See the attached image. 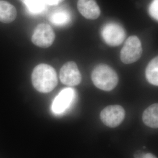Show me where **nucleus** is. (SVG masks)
Returning a JSON list of instances; mask_svg holds the SVG:
<instances>
[{
	"label": "nucleus",
	"instance_id": "nucleus-1",
	"mask_svg": "<svg viewBox=\"0 0 158 158\" xmlns=\"http://www.w3.org/2000/svg\"><path fill=\"white\" fill-rule=\"evenodd\" d=\"M32 82L34 88L38 91L42 93H49L57 85L56 72L49 64L44 63L38 64L33 70Z\"/></svg>",
	"mask_w": 158,
	"mask_h": 158
},
{
	"label": "nucleus",
	"instance_id": "nucleus-2",
	"mask_svg": "<svg viewBox=\"0 0 158 158\" xmlns=\"http://www.w3.org/2000/svg\"><path fill=\"white\" fill-rule=\"evenodd\" d=\"M91 79L96 87L102 90H113L118 83L117 73L110 66L105 64L97 66L91 74Z\"/></svg>",
	"mask_w": 158,
	"mask_h": 158
},
{
	"label": "nucleus",
	"instance_id": "nucleus-3",
	"mask_svg": "<svg viewBox=\"0 0 158 158\" xmlns=\"http://www.w3.org/2000/svg\"><path fill=\"white\" fill-rule=\"evenodd\" d=\"M141 42L136 36H131L125 42L120 53V58L125 64H131L138 60L141 57Z\"/></svg>",
	"mask_w": 158,
	"mask_h": 158
},
{
	"label": "nucleus",
	"instance_id": "nucleus-4",
	"mask_svg": "<svg viewBox=\"0 0 158 158\" xmlns=\"http://www.w3.org/2000/svg\"><path fill=\"white\" fill-rule=\"evenodd\" d=\"M102 35L105 42L111 46L120 45L126 37L124 28L115 23L106 24L102 29Z\"/></svg>",
	"mask_w": 158,
	"mask_h": 158
},
{
	"label": "nucleus",
	"instance_id": "nucleus-5",
	"mask_svg": "<svg viewBox=\"0 0 158 158\" xmlns=\"http://www.w3.org/2000/svg\"><path fill=\"white\" fill-rule=\"evenodd\" d=\"M55 39L53 29L49 24L40 23L34 31L32 42L34 45L46 48L51 46Z\"/></svg>",
	"mask_w": 158,
	"mask_h": 158
},
{
	"label": "nucleus",
	"instance_id": "nucleus-6",
	"mask_svg": "<svg viewBox=\"0 0 158 158\" xmlns=\"http://www.w3.org/2000/svg\"><path fill=\"white\" fill-rule=\"evenodd\" d=\"M124 109L119 105H111L104 108L100 113L102 122L111 128H115L124 119Z\"/></svg>",
	"mask_w": 158,
	"mask_h": 158
},
{
	"label": "nucleus",
	"instance_id": "nucleus-7",
	"mask_svg": "<svg viewBox=\"0 0 158 158\" xmlns=\"http://www.w3.org/2000/svg\"><path fill=\"white\" fill-rule=\"evenodd\" d=\"M60 79L64 85L69 86L79 85L81 81V75L77 64L73 61L64 63L60 70Z\"/></svg>",
	"mask_w": 158,
	"mask_h": 158
},
{
	"label": "nucleus",
	"instance_id": "nucleus-8",
	"mask_svg": "<svg viewBox=\"0 0 158 158\" xmlns=\"http://www.w3.org/2000/svg\"><path fill=\"white\" fill-rule=\"evenodd\" d=\"M75 97V91L72 88H66L61 91L53 102V112L60 114L67 110L71 106Z\"/></svg>",
	"mask_w": 158,
	"mask_h": 158
},
{
	"label": "nucleus",
	"instance_id": "nucleus-9",
	"mask_svg": "<svg viewBox=\"0 0 158 158\" xmlns=\"http://www.w3.org/2000/svg\"><path fill=\"white\" fill-rule=\"evenodd\" d=\"M77 8L80 14L89 19H96L101 14L96 0H79Z\"/></svg>",
	"mask_w": 158,
	"mask_h": 158
},
{
	"label": "nucleus",
	"instance_id": "nucleus-10",
	"mask_svg": "<svg viewBox=\"0 0 158 158\" xmlns=\"http://www.w3.org/2000/svg\"><path fill=\"white\" fill-rule=\"evenodd\" d=\"M49 20L55 25L64 26L71 22L72 15L68 9H58L51 14Z\"/></svg>",
	"mask_w": 158,
	"mask_h": 158
},
{
	"label": "nucleus",
	"instance_id": "nucleus-11",
	"mask_svg": "<svg viewBox=\"0 0 158 158\" xmlns=\"http://www.w3.org/2000/svg\"><path fill=\"white\" fill-rule=\"evenodd\" d=\"M142 120L145 124L152 128H158V104H153L147 108L142 114Z\"/></svg>",
	"mask_w": 158,
	"mask_h": 158
},
{
	"label": "nucleus",
	"instance_id": "nucleus-12",
	"mask_svg": "<svg viewBox=\"0 0 158 158\" xmlns=\"http://www.w3.org/2000/svg\"><path fill=\"white\" fill-rule=\"evenodd\" d=\"M16 17L15 8L6 1L0 0V21L3 23H11Z\"/></svg>",
	"mask_w": 158,
	"mask_h": 158
},
{
	"label": "nucleus",
	"instance_id": "nucleus-13",
	"mask_svg": "<svg viewBox=\"0 0 158 158\" xmlns=\"http://www.w3.org/2000/svg\"><path fill=\"white\" fill-rule=\"evenodd\" d=\"M145 75L148 81L154 85H158V57H155L148 63Z\"/></svg>",
	"mask_w": 158,
	"mask_h": 158
},
{
	"label": "nucleus",
	"instance_id": "nucleus-14",
	"mask_svg": "<svg viewBox=\"0 0 158 158\" xmlns=\"http://www.w3.org/2000/svg\"><path fill=\"white\" fill-rule=\"evenodd\" d=\"M26 6L28 11L34 15L45 11L47 7L46 0H21Z\"/></svg>",
	"mask_w": 158,
	"mask_h": 158
},
{
	"label": "nucleus",
	"instance_id": "nucleus-15",
	"mask_svg": "<svg viewBox=\"0 0 158 158\" xmlns=\"http://www.w3.org/2000/svg\"><path fill=\"white\" fill-rule=\"evenodd\" d=\"M149 14L155 20H158V0H153L149 6Z\"/></svg>",
	"mask_w": 158,
	"mask_h": 158
},
{
	"label": "nucleus",
	"instance_id": "nucleus-16",
	"mask_svg": "<svg viewBox=\"0 0 158 158\" xmlns=\"http://www.w3.org/2000/svg\"><path fill=\"white\" fill-rule=\"evenodd\" d=\"M63 0H46L48 6H56L61 2Z\"/></svg>",
	"mask_w": 158,
	"mask_h": 158
},
{
	"label": "nucleus",
	"instance_id": "nucleus-17",
	"mask_svg": "<svg viewBox=\"0 0 158 158\" xmlns=\"http://www.w3.org/2000/svg\"><path fill=\"white\" fill-rule=\"evenodd\" d=\"M145 153L141 151L136 152L134 154V158H143Z\"/></svg>",
	"mask_w": 158,
	"mask_h": 158
},
{
	"label": "nucleus",
	"instance_id": "nucleus-18",
	"mask_svg": "<svg viewBox=\"0 0 158 158\" xmlns=\"http://www.w3.org/2000/svg\"><path fill=\"white\" fill-rule=\"evenodd\" d=\"M143 158H157L155 155H153L151 153H145L144 156Z\"/></svg>",
	"mask_w": 158,
	"mask_h": 158
}]
</instances>
